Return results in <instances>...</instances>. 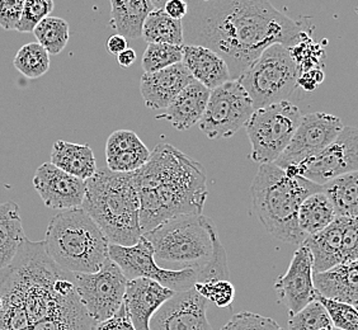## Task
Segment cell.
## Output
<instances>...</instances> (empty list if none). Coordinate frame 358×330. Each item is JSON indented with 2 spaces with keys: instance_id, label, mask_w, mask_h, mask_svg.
I'll return each mask as SVG.
<instances>
[{
  "instance_id": "cell-1",
  "label": "cell",
  "mask_w": 358,
  "mask_h": 330,
  "mask_svg": "<svg viewBox=\"0 0 358 330\" xmlns=\"http://www.w3.org/2000/svg\"><path fill=\"white\" fill-rule=\"evenodd\" d=\"M183 45L210 48L227 62L231 79L273 43L292 48L303 28L269 0H186Z\"/></svg>"
},
{
  "instance_id": "cell-2",
  "label": "cell",
  "mask_w": 358,
  "mask_h": 330,
  "mask_svg": "<svg viewBox=\"0 0 358 330\" xmlns=\"http://www.w3.org/2000/svg\"><path fill=\"white\" fill-rule=\"evenodd\" d=\"M134 174L145 234L182 215H201L208 191L206 172L194 159L171 144H159Z\"/></svg>"
},
{
  "instance_id": "cell-3",
  "label": "cell",
  "mask_w": 358,
  "mask_h": 330,
  "mask_svg": "<svg viewBox=\"0 0 358 330\" xmlns=\"http://www.w3.org/2000/svg\"><path fill=\"white\" fill-rule=\"evenodd\" d=\"M82 208L110 244L131 247L143 236L138 222L140 202L132 173L96 171L85 180Z\"/></svg>"
},
{
  "instance_id": "cell-4",
  "label": "cell",
  "mask_w": 358,
  "mask_h": 330,
  "mask_svg": "<svg viewBox=\"0 0 358 330\" xmlns=\"http://www.w3.org/2000/svg\"><path fill=\"white\" fill-rule=\"evenodd\" d=\"M322 186L297 175L289 177L280 166L261 164L250 187L255 213L269 234L283 243L300 244L306 238L297 227V211L305 199Z\"/></svg>"
},
{
  "instance_id": "cell-5",
  "label": "cell",
  "mask_w": 358,
  "mask_h": 330,
  "mask_svg": "<svg viewBox=\"0 0 358 330\" xmlns=\"http://www.w3.org/2000/svg\"><path fill=\"white\" fill-rule=\"evenodd\" d=\"M43 247L48 258L69 273H94L110 258V241L82 207L60 211L50 220Z\"/></svg>"
},
{
  "instance_id": "cell-6",
  "label": "cell",
  "mask_w": 358,
  "mask_h": 330,
  "mask_svg": "<svg viewBox=\"0 0 358 330\" xmlns=\"http://www.w3.org/2000/svg\"><path fill=\"white\" fill-rule=\"evenodd\" d=\"M152 244L155 261L203 268L220 243L214 221L201 215H182L143 234Z\"/></svg>"
},
{
  "instance_id": "cell-7",
  "label": "cell",
  "mask_w": 358,
  "mask_h": 330,
  "mask_svg": "<svg viewBox=\"0 0 358 330\" xmlns=\"http://www.w3.org/2000/svg\"><path fill=\"white\" fill-rule=\"evenodd\" d=\"M300 76L289 48L273 43L266 48L236 79L250 96L255 110L289 101Z\"/></svg>"
},
{
  "instance_id": "cell-8",
  "label": "cell",
  "mask_w": 358,
  "mask_h": 330,
  "mask_svg": "<svg viewBox=\"0 0 358 330\" xmlns=\"http://www.w3.org/2000/svg\"><path fill=\"white\" fill-rule=\"evenodd\" d=\"M301 117L300 108L289 101L255 110L244 126L252 145L250 159L258 164L275 163L289 145Z\"/></svg>"
},
{
  "instance_id": "cell-9",
  "label": "cell",
  "mask_w": 358,
  "mask_h": 330,
  "mask_svg": "<svg viewBox=\"0 0 358 330\" xmlns=\"http://www.w3.org/2000/svg\"><path fill=\"white\" fill-rule=\"evenodd\" d=\"M255 110L243 85L236 79H231L210 90L199 126L210 140L231 138L245 126Z\"/></svg>"
},
{
  "instance_id": "cell-10",
  "label": "cell",
  "mask_w": 358,
  "mask_h": 330,
  "mask_svg": "<svg viewBox=\"0 0 358 330\" xmlns=\"http://www.w3.org/2000/svg\"><path fill=\"white\" fill-rule=\"evenodd\" d=\"M108 257L122 271L126 280L149 278L160 283L174 292L192 289L197 282V272L194 268L164 269L158 266L154 258L152 244L141 236L131 247L110 244Z\"/></svg>"
},
{
  "instance_id": "cell-11",
  "label": "cell",
  "mask_w": 358,
  "mask_h": 330,
  "mask_svg": "<svg viewBox=\"0 0 358 330\" xmlns=\"http://www.w3.org/2000/svg\"><path fill=\"white\" fill-rule=\"evenodd\" d=\"M79 300L94 323L115 315L124 303L127 280L110 258L94 273H74Z\"/></svg>"
},
{
  "instance_id": "cell-12",
  "label": "cell",
  "mask_w": 358,
  "mask_h": 330,
  "mask_svg": "<svg viewBox=\"0 0 358 330\" xmlns=\"http://www.w3.org/2000/svg\"><path fill=\"white\" fill-rule=\"evenodd\" d=\"M299 174L317 186L347 173L357 172L358 130L345 126L331 144L313 158L297 165Z\"/></svg>"
},
{
  "instance_id": "cell-13",
  "label": "cell",
  "mask_w": 358,
  "mask_h": 330,
  "mask_svg": "<svg viewBox=\"0 0 358 330\" xmlns=\"http://www.w3.org/2000/svg\"><path fill=\"white\" fill-rule=\"evenodd\" d=\"M341 118L324 112H314L301 117L300 124L289 145L273 164L281 169L289 165H299L313 158L331 144L343 130Z\"/></svg>"
},
{
  "instance_id": "cell-14",
  "label": "cell",
  "mask_w": 358,
  "mask_h": 330,
  "mask_svg": "<svg viewBox=\"0 0 358 330\" xmlns=\"http://www.w3.org/2000/svg\"><path fill=\"white\" fill-rule=\"evenodd\" d=\"M206 309V300L193 287L176 292L152 315L149 330H214Z\"/></svg>"
},
{
  "instance_id": "cell-15",
  "label": "cell",
  "mask_w": 358,
  "mask_h": 330,
  "mask_svg": "<svg viewBox=\"0 0 358 330\" xmlns=\"http://www.w3.org/2000/svg\"><path fill=\"white\" fill-rule=\"evenodd\" d=\"M275 291L289 315L317 300L313 283V257L308 248L300 245L294 253L289 269L275 281Z\"/></svg>"
},
{
  "instance_id": "cell-16",
  "label": "cell",
  "mask_w": 358,
  "mask_h": 330,
  "mask_svg": "<svg viewBox=\"0 0 358 330\" xmlns=\"http://www.w3.org/2000/svg\"><path fill=\"white\" fill-rule=\"evenodd\" d=\"M34 187L45 206L60 211L82 207L85 196V180L62 172L50 162L37 168Z\"/></svg>"
},
{
  "instance_id": "cell-17",
  "label": "cell",
  "mask_w": 358,
  "mask_h": 330,
  "mask_svg": "<svg viewBox=\"0 0 358 330\" xmlns=\"http://www.w3.org/2000/svg\"><path fill=\"white\" fill-rule=\"evenodd\" d=\"M176 292L149 278L129 280L124 296L126 314L135 330H149V323L159 308Z\"/></svg>"
},
{
  "instance_id": "cell-18",
  "label": "cell",
  "mask_w": 358,
  "mask_h": 330,
  "mask_svg": "<svg viewBox=\"0 0 358 330\" xmlns=\"http://www.w3.org/2000/svg\"><path fill=\"white\" fill-rule=\"evenodd\" d=\"M193 80L182 62L155 73H144L140 80V92L145 106L149 110H166Z\"/></svg>"
},
{
  "instance_id": "cell-19",
  "label": "cell",
  "mask_w": 358,
  "mask_h": 330,
  "mask_svg": "<svg viewBox=\"0 0 358 330\" xmlns=\"http://www.w3.org/2000/svg\"><path fill=\"white\" fill-rule=\"evenodd\" d=\"M150 150L131 130L112 132L106 144V162L110 172H136L149 160Z\"/></svg>"
},
{
  "instance_id": "cell-20",
  "label": "cell",
  "mask_w": 358,
  "mask_h": 330,
  "mask_svg": "<svg viewBox=\"0 0 358 330\" xmlns=\"http://www.w3.org/2000/svg\"><path fill=\"white\" fill-rule=\"evenodd\" d=\"M313 283L317 295L357 308V261L341 263L328 271L313 273Z\"/></svg>"
},
{
  "instance_id": "cell-21",
  "label": "cell",
  "mask_w": 358,
  "mask_h": 330,
  "mask_svg": "<svg viewBox=\"0 0 358 330\" xmlns=\"http://www.w3.org/2000/svg\"><path fill=\"white\" fill-rule=\"evenodd\" d=\"M182 64L197 82L213 90L231 80L227 62L213 50L200 45H183Z\"/></svg>"
},
{
  "instance_id": "cell-22",
  "label": "cell",
  "mask_w": 358,
  "mask_h": 330,
  "mask_svg": "<svg viewBox=\"0 0 358 330\" xmlns=\"http://www.w3.org/2000/svg\"><path fill=\"white\" fill-rule=\"evenodd\" d=\"M210 90L193 80L173 99L163 115L158 118L171 122L176 130H189L200 122L206 108Z\"/></svg>"
},
{
  "instance_id": "cell-23",
  "label": "cell",
  "mask_w": 358,
  "mask_h": 330,
  "mask_svg": "<svg viewBox=\"0 0 358 330\" xmlns=\"http://www.w3.org/2000/svg\"><path fill=\"white\" fill-rule=\"evenodd\" d=\"M347 217H336L331 225L317 234L306 236L301 245L310 250L313 273H319L343 263L342 241Z\"/></svg>"
},
{
  "instance_id": "cell-24",
  "label": "cell",
  "mask_w": 358,
  "mask_h": 330,
  "mask_svg": "<svg viewBox=\"0 0 358 330\" xmlns=\"http://www.w3.org/2000/svg\"><path fill=\"white\" fill-rule=\"evenodd\" d=\"M50 163L62 169V172L82 180L90 179L96 172L94 152L87 144L57 140L52 146Z\"/></svg>"
},
{
  "instance_id": "cell-25",
  "label": "cell",
  "mask_w": 358,
  "mask_h": 330,
  "mask_svg": "<svg viewBox=\"0 0 358 330\" xmlns=\"http://www.w3.org/2000/svg\"><path fill=\"white\" fill-rule=\"evenodd\" d=\"M110 26L126 40L141 37V28L148 14L154 10L150 0H110Z\"/></svg>"
},
{
  "instance_id": "cell-26",
  "label": "cell",
  "mask_w": 358,
  "mask_h": 330,
  "mask_svg": "<svg viewBox=\"0 0 358 330\" xmlns=\"http://www.w3.org/2000/svg\"><path fill=\"white\" fill-rule=\"evenodd\" d=\"M26 238L18 205L13 201L0 203V269L13 261Z\"/></svg>"
},
{
  "instance_id": "cell-27",
  "label": "cell",
  "mask_w": 358,
  "mask_h": 330,
  "mask_svg": "<svg viewBox=\"0 0 358 330\" xmlns=\"http://www.w3.org/2000/svg\"><path fill=\"white\" fill-rule=\"evenodd\" d=\"M322 192L331 202L337 217L357 219L358 172L347 173L322 186Z\"/></svg>"
},
{
  "instance_id": "cell-28",
  "label": "cell",
  "mask_w": 358,
  "mask_h": 330,
  "mask_svg": "<svg viewBox=\"0 0 358 330\" xmlns=\"http://www.w3.org/2000/svg\"><path fill=\"white\" fill-rule=\"evenodd\" d=\"M337 215L322 191L303 201L297 211V227L305 236L317 234L331 225Z\"/></svg>"
},
{
  "instance_id": "cell-29",
  "label": "cell",
  "mask_w": 358,
  "mask_h": 330,
  "mask_svg": "<svg viewBox=\"0 0 358 330\" xmlns=\"http://www.w3.org/2000/svg\"><path fill=\"white\" fill-rule=\"evenodd\" d=\"M141 37L148 43L183 45L182 21L173 20L163 9H154L145 18Z\"/></svg>"
},
{
  "instance_id": "cell-30",
  "label": "cell",
  "mask_w": 358,
  "mask_h": 330,
  "mask_svg": "<svg viewBox=\"0 0 358 330\" xmlns=\"http://www.w3.org/2000/svg\"><path fill=\"white\" fill-rule=\"evenodd\" d=\"M32 32L37 43L48 51V55L60 54L69 42V23L59 17L48 15L43 18L36 24Z\"/></svg>"
},
{
  "instance_id": "cell-31",
  "label": "cell",
  "mask_w": 358,
  "mask_h": 330,
  "mask_svg": "<svg viewBox=\"0 0 358 330\" xmlns=\"http://www.w3.org/2000/svg\"><path fill=\"white\" fill-rule=\"evenodd\" d=\"M50 55L37 42H31L22 46L14 57L15 69L28 79H38L50 69Z\"/></svg>"
},
{
  "instance_id": "cell-32",
  "label": "cell",
  "mask_w": 358,
  "mask_h": 330,
  "mask_svg": "<svg viewBox=\"0 0 358 330\" xmlns=\"http://www.w3.org/2000/svg\"><path fill=\"white\" fill-rule=\"evenodd\" d=\"M183 45L149 43L144 51L141 68L144 73H155L182 62Z\"/></svg>"
},
{
  "instance_id": "cell-33",
  "label": "cell",
  "mask_w": 358,
  "mask_h": 330,
  "mask_svg": "<svg viewBox=\"0 0 358 330\" xmlns=\"http://www.w3.org/2000/svg\"><path fill=\"white\" fill-rule=\"evenodd\" d=\"M289 48V54L295 62L299 73H305L308 70L322 68V60L325 55L323 46L313 41L310 36L303 31L296 43Z\"/></svg>"
},
{
  "instance_id": "cell-34",
  "label": "cell",
  "mask_w": 358,
  "mask_h": 330,
  "mask_svg": "<svg viewBox=\"0 0 358 330\" xmlns=\"http://www.w3.org/2000/svg\"><path fill=\"white\" fill-rule=\"evenodd\" d=\"M289 330H319L333 328L328 313L317 300L305 306L296 314L289 315Z\"/></svg>"
},
{
  "instance_id": "cell-35",
  "label": "cell",
  "mask_w": 358,
  "mask_h": 330,
  "mask_svg": "<svg viewBox=\"0 0 358 330\" xmlns=\"http://www.w3.org/2000/svg\"><path fill=\"white\" fill-rule=\"evenodd\" d=\"M193 289L206 301H211L219 308H229L235 299V287L229 280H210L205 282H196Z\"/></svg>"
},
{
  "instance_id": "cell-36",
  "label": "cell",
  "mask_w": 358,
  "mask_h": 330,
  "mask_svg": "<svg viewBox=\"0 0 358 330\" xmlns=\"http://www.w3.org/2000/svg\"><path fill=\"white\" fill-rule=\"evenodd\" d=\"M317 300L328 313L333 328L341 330H358L357 308L317 295Z\"/></svg>"
},
{
  "instance_id": "cell-37",
  "label": "cell",
  "mask_w": 358,
  "mask_h": 330,
  "mask_svg": "<svg viewBox=\"0 0 358 330\" xmlns=\"http://www.w3.org/2000/svg\"><path fill=\"white\" fill-rule=\"evenodd\" d=\"M54 7V0H24L21 20L18 22L15 31L21 34L32 32L38 22L52 13Z\"/></svg>"
},
{
  "instance_id": "cell-38",
  "label": "cell",
  "mask_w": 358,
  "mask_h": 330,
  "mask_svg": "<svg viewBox=\"0 0 358 330\" xmlns=\"http://www.w3.org/2000/svg\"><path fill=\"white\" fill-rule=\"evenodd\" d=\"M221 330H283L271 317H262L250 311L235 314Z\"/></svg>"
},
{
  "instance_id": "cell-39",
  "label": "cell",
  "mask_w": 358,
  "mask_h": 330,
  "mask_svg": "<svg viewBox=\"0 0 358 330\" xmlns=\"http://www.w3.org/2000/svg\"><path fill=\"white\" fill-rule=\"evenodd\" d=\"M24 0H0V27L15 31L21 20Z\"/></svg>"
},
{
  "instance_id": "cell-40",
  "label": "cell",
  "mask_w": 358,
  "mask_h": 330,
  "mask_svg": "<svg viewBox=\"0 0 358 330\" xmlns=\"http://www.w3.org/2000/svg\"><path fill=\"white\" fill-rule=\"evenodd\" d=\"M357 219L347 217L345 230H343V241H342V257L343 263L357 261Z\"/></svg>"
},
{
  "instance_id": "cell-41",
  "label": "cell",
  "mask_w": 358,
  "mask_h": 330,
  "mask_svg": "<svg viewBox=\"0 0 358 330\" xmlns=\"http://www.w3.org/2000/svg\"><path fill=\"white\" fill-rule=\"evenodd\" d=\"M92 330H135V328L132 327L131 322L126 314L124 303H122V306L120 308L115 315L106 319L103 322L94 323Z\"/></svg>"
},
{
  "instance_id": "cell-42",
  "label": "cell",
  "mask_w": 358,
  "mask_h": 330,
  "mask_svg": "<svg viewBox=\"0 0 358 330\" xmlns=\"http://www.w3.org/2000/svg\"><path fill=\"white\" fill-rule=\"evenodd\" d=\"M324 78L325 76L322 68L308 70L305 73H301L297 78V87L303 88L306 92H313L323 82Z\"/></svg>"
},
{
  "instance_id": "cell-43",
  "label": "cell",
  "mask_w": 358,
  "mask_h": 330,
  "mask_svg": "<svg viewBox=\"0 0 358 330\" xmlns=\"http://www.w3.org/2000/svg\"><path fill=\"white\" fill-rule=\"evenodd\" d=\"M163 10L173 20L182 21L187 14L186 0H168Z\"/></svg>"
},
{
  "instance_id": "cell-44",
  "label": "cell",
  "mask_w": 358,
  "mask_h": 330,
  "mask_svg": "<svg viewBox=\"0 0 358 330\" xmlns=\"http://www.w3.org/2000/svg\"><path fill=\"white\" fill-rule=\"evenodd\" d=\"M127 46H129L127 40L124 38V36L118 35V34L110 36L108 41H107V48H108V51H110L112 55L121 54L122 51L127 48Z\"/></svg>"
},
{
  "instance_id": "cell-45",
  "label": "cell",
  "mask_w": 358,
  "mask_h": 330,
  "mask_svg": "<svg viewBox=\"0 0 358 330\" xmlns=\"http://www.w3.org/2000/svg\"><path fill=\"white\" fill-rule=\"evenodd\" d=\"M118 64L121 65V68L127 69L130 68L134 62H136V51L132 48H126L121 54L117 55Z\"/></svg>"
},
{
  "instance_id": "cell-46",
  "label": "cell",
  "mask_w": 358,
  "mask_h": 330,
  "mask_svg": "<svg viewBox=\"0 0 358 330\" xmlns=\"http://www.w3.org/2000/svg\"><path fill=\"white\" fill-rule=\"evenodd\" d=\"M150 1H152L154 9H163L168 0H150Z\"/></svg>"
},
{
  "instance_id": "cell-47",
  "label": "cell",
  "mask_w": 358,
  "mask_h": 330,
  "mask_svg": "<svg viewBox=\"0 0 358 330\" xmlns=\"http://www.w3.org/2000/svg\"><path fill=\"white\" fill-rule=\"evenodd\" d=\"M333 329V328H322V329H319V330H331Z\"/></svg>"
},
{
  "instance_id": "cell-48",
  "label": "cell",
  "mask_w": 358,
  "mask_h": 330,
  "mask_svg": "<svg viewBox=\"0 0 358 330\" xmlns=\"http://www.w3.org/2000/svg\"><path fill=\"white\" fill-rule=\"evenodd\" d=\"M331 330H341V329H337V328H333V329Z\"/></svg>"
}]
</instances>
